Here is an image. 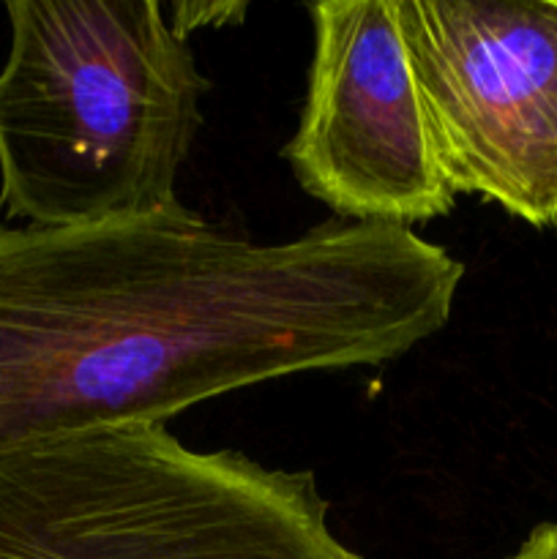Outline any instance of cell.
<instances>
[{"label":"cell","mask_w":557,"mask_h":559,"mask_svg":"<svg viewBox=\"0 0 557 559\" xmlns=\"http://www.w3.org/2000/svg\"><path fill=\"white\" fill-rule=\"evenodd\" d=\"M453 194L557 224V0H396Z\"/></svg>","instance_id":"obj_4"},{"label":"cell","mask_w":557,"mask_h":559,"mask_svg":"<svg viewBox=\"0 0 557 559\" xmlns=\"http://www.w3.org/2000/svg\"><path fill=\"white\" fill-rule=\"evenodd\" d=\"M508 559H557V524H541Z\"/></svg>","instance_id":"obj_7"},{"label":"cell","mask_w":557,"mask_h":559,"mask_svg":"<svg viewBox=\"0 0 557 559\" xmlns=\"http://www.w3.org/2000/svg\"><path fill=\"white\" fill-rule=\"evenodd\" d=\"M306 102L284 158L342 222L413 229L446 218L457 194L437 158L396 0L309 5Z\"/></svg>","instance_id":"obj_5"},{"label":"cell","mask_w":557,"mask_h":559,"mask_svg":"<svg viewBox=\"0 0 557 559\" xmlns=\"http://www.w3.org/2000/svg\"><path fill=\"white\" fill-rule=\"evenodd\" d=\"M0 213L87 227L178 207L211 82L156 0H11Z\"/></svg>","instance_id":"obj_2"},{"label":"cell","mask_w":557,"mask_h":559,"mask_svg":"<svg viewBox=\"0 0 557 559\" xmlns=\"http://www.w3.org/2000/svg\"><path fill=\"white\" fill-rule=\"evenodd\" d=\"M244 11L246 3H175L169 9V25L180 38H189V33L200 27L238 22Z\"/></svg>","instance_id":"obj_6"},{"label":"cell","mask_w":557,"mask_h":559,"mask_svg":"<svg viewBox=\"0 0 557 559\" xmlns=\"http://www.w3.org/2000/svg\"><path fill=\"white\" fill-rule=\"evenodd\" d=\"M309 469L197 451L167 426L0 448V559H364Z\"/></svg>","instance_id":"obj_3"},{"label":"cell","mask_w":557,"mask_h":559,"mask_svg":"<svg viewBox=\"0 0 557 559\" xmlns=\"http://www.w3.org/2000/svg\"><path fill=\"white\" fill-rule=\"evenodd\" d=\"M462 278L446 246L391 224L257 243L186 205L87 227L0 218V448L388 364L448 325Z\"/></svg>","instance_id":"obj_1"}]
</instances>
